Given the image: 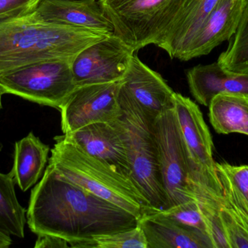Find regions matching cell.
<instances>
[{
  "instance_id": "cell-1",
  "label": "cell",
  "mask_w": 248,
  "mask_h": 248,
  "mask_svg": "<svg viewBox=\"0 0 248 248\" xmlns=\"http://www.w3.org/2000/svg\"><path fill=\"white\" fill-rule=\"evenodd\" d=\"M26 219L32 232L61 237L71 248L139 224L135 215L65 180L49 165L32 189Z\"/></svg>"
},
{
  "instance_id": "cell-2",
  "label": "cell",
  "mask_w": 248,
  "mask_h": 248,
  "mask_svg": "<svg viewBox=\"0 0 248 248\" xmlns=\"http://www.w3.org/2000/svg\"><path fill=\"white\" fill-rule=\"evenodd\" d=\"M107 35L45 21L36 10L0 21V77L52 60H74Z\"/></svg>"
},
{
  "instance_id": "cell-3",
  "label": "cell",
  "mask_w": 248,
  "mask_h": 248,
  "mask_svg": "<svg viewBox=\"0 0 248 248\" xmlns=\"http://www.w3.org/2000/svg\"><path fill=\"white\" fill-rule=\"evenodd\" d=\"M55 141L49 165L61 177L122 208L139 220L151 212L150 204L129 176L84 152L64 135L55 137Z\"/></svg>"
},
{
  "instance_id": "cell-4",
  "label": "cell",
  "mask_w": 248,
  "mask_h": 248,
  "mask_svg": "<svg viewBox=\"0 0 248 248\" xmlns=\"http://www.w3.org/2000/svg\"><path fill=\"white\" fill-rule=\"evenodd\" d=\"M119 95L122 114L114 121L125 143L131 179L152 211H164L169 205L162 183L154 121L120 87Z\"/></svg>"
},
{
  "instance_id": "cell-5",
  "label": "cell",
  "mask_w": 248,
  "mask_h": 248,
  "mask_svg": "<svg viewBox=\"0 0 248 248\" xmlns=\"http://www.w3.org/2000/svg\"><path fill=\"white\" fill-rule=\"evenodd\" d=\"M190 0H98L113 34L134 51L157 45Z\"/></svg>"
},
{
  "instance_id": "cell-6",
  "label": "cell",
  "mask_w": 248,
  "mask_h": 248,
  "mask_svg": "<svg viewBox=\"0 0 248 248\" xmlns=\"http://www.w3.org/2000/svg\"><path fill=\"white\" fill-rule=\"evenodd\" d=\"M72 61H42L7 73L0 77V90L60 110L77 87Z\"/></svg>"
},
{
  "instance_id": "cell-7",
  "label": "cell",
  "mask_w": 248,
  "mask_h": 248,
  "mask_svg": "<svg viewBox=\"0 0 248 248\" xmlns=\"http://www.w3.org/2000/svg\"><path fill=\"white\" fill-rule=\"evenodd\" d=\"M162 183L169 208L195 199L189 184V157L174 108L157 116L153 124Z\"/></svg>"
},
{
  "instance_id": "cell-8",
  "label": "cell",
  "mask_w": 248,
  "mask_h": 248,
  "mask_svg": "<svg viewBox=\"0 0 248 248\" xmlns=\"http://www.w3.org/2000/svg\"><path fill=\"white\" fill-rule=\"evenodd\" d=\"M122 39L107 35L81 50L71 63L77 87L123 80L135 53Z\"/></svg>"
},
{
  "instance_id": "cell-9",
  "label": "cell",
  "mask_w": 248,
  "mask_h": 248,
  "mask_svg": "<svg viewBox=\"0 0 248 248\" xmlns=\"http://www.w3.org/2000/svg\"><path fill=\"white\" fill-rule=\"evenodd\" d=\"M120 83L77 87L61 106V128L64 135L100 122H112L122 115Z\"/></svg>"
},
{
  "instance_id": "cell-10",
  "label": "cell",
  "mask_w": 248,
  "mask_h": 248,
  "mask_svg": "<svg viewBox=\"0 0 248 248\" xmlns=\"http://www.w3.org/2000/svg\"><path fill=\"white\" fill-rule=\"evenodd\" d=\"M174 111L192 167L220 182L213 157L212 137L201 109L189 98L175 93Z\"/></svg>"
},
{
  "instance_id": "cell-11",
  "label": "cell",
  "mask_w": 248,
  "mask_h": 248,
  "mask_svg": "<svg viewBox=\"0 0 248 248\" xmlns=\"http://www.w3.org/2000/svg\"><path fill=\"white\" fill-rule=\"evenodd\" d=\"M121 90L134 100L144 113L155 119L174 108L175 92L159 73L144 64L134 53L123 80Z\"/></svg>"
},
{
  "instance_id": "cell-12",
  "label": "cell",
  "mask_w": 248,
  "mask_h": 248,
  "mask_svg": "<svg viewBox=\"0 0 248 248\" xmlns=\"http://www.w3.org/2000/svg\"><path fill=\"white\" fill-rule=\"evenodd\" d=\"M64 136L84 152L108 163L131 179L125 143L115 121L90 124Z\"/></svg>"
},
{
  "instance_id": "cell-13",
  "label": "cell",
  "mask_w": 248,
  "mask_h": 248,
  "mask_svg": "<svg viewBox=\"0 0 248 248\" xmlns=\"http://www.w3.org/2000/svg\"><path fill=\"white\" fill-rule=\"evenodd\" d=\"M245 0H219L199 32L178 59L186 61L208 55L234 34Z\"/></svg>"
},
{
  "instance_id": "cell-14",
  "label": "cell",
  "mask_w": 248,
  "mask_h": 248,
  "mask_svg": "<svg viewBox=\"0 0 248 248\" xmlns=\"http://www.w3.org/2000/svg\"><path fill=\"white\" fill-rule=\"evenodd\" d=\"M36 13L45 21L113 34L114 26L98 0H41Z\"/></svg>"
},
{
  "instance_id": "cell-15",
  "label": "cell",
  "mask_w": 248,
  "mask_h": 248,
  "mask_svg": "<svg viewBox=\"0 0 248 248\" xmlns=\"http://www.w3.org/2000/svg\"><path fill=\"white\" fill-rule=\"evenodd\" d=\"M186 79L195 100L208 106L215 96L221 93L248 96V72L227 71L218 62L196 66L188 70Z\"/></svg>"
},
{
  "instance_id": "cell-16",
  "label": "cell",
  "mask_w": 248,
  "mask_h": 248,
  "mask_svg": "<svg viewBox=\"0 0 248 248\" xmlns=\"http://www.w3.org/2000/svg\"><path fill=\"white\" fill-rule=\"evenodd\" d=\"M139 224L147 248H214L209 237L183 227L160 211L144 214Z\"/></svg>"
},
{
  "instance_id": "cell-17",
  "label": "cell",
  "mask_w": 248,
  "mask_h": 248,
  "mask_svg": "<svg viewBox=\"0 0 248 248\" xmlns=\"http://www.w3.org/2000/svg\"><path fill=\"white\" fill-rule=\"evenodd\" d=\"M219 0H190L156 46L170 58H179Z\"/></svg>"
},
{
  "instance_id": "cell-18",
  "label": "cell",
  "mask_w": 248,
  "mask_h": 248,
  "mask_svg": "<svg viewBox=\"0 0 248 248\" xmlns=\"http://www.w3.org/2000/svg\"><path fill=\"white\" fill-rule=\"evenodd\" d=\"M49 147L30 132L16 142L11 173L15 183L23 192L36 184L43 173L48 160Z\"/></svg>"
},
{
  "instance_id": "cell-19",
  "label": "cell",
  "mask_w": 248,
  "mask_h": 248,
  "mask_svg": "<svg viewBox=\"0 0 248 248\" xmlns=\"http://www.w3.org/2000/svg\"><path fill=\"white\" fill-rule=\"evenodd\" d=\"M208 108L210 122L218 133L248 135V95L221 93Z\"/></svg>"
},
{
  "instance_id": "cell-20",
  "label": "cell",
  "mask_w": 248,
  "mask_h": 248,
  "mask_svg": "<svg viewBox=\"0 0 248 248\" xmlns=\"http://www.w3.org/2000/svg\"><path fill=\"white\" fill-rule=\"evenodd\" d=\"M226 203L248 224V166L217 163Z\"/></svg>"
},
{
  "instance_id": "cell-21",
  "label": "cell",
  "mask_w": 248,
  "mask_h": 248,
  "mask_svg": "<svg viewBox=\"0 0 248 248\" xmlns=\"http://www.w3.org/2000/svg\"><path fill=\"white\" fill-rule=\"evenodd\" d=\"M11 172L0 173V230L18 238L25 236L26 210L19 203Z\"/></svg>"
},
{
  "instance_id": "cell-22",
  "label": "cell",
  "mask_w": 248,
  "mask_h": 248,
  "mask_svg": "<svg viewBox=\"0 0 248 248\" xmlns=\"http://www.w3.org/2000/svg\"><path fill=\"white\" fill-rule=\"evenodd\" d=\"M229 41L228 48L217 62L227 71L248 72V0H245L237 30Z\"/></svg>"
},
{
  "instance_id": "cell-23",
  "label": "cell",
  "mask_w": 248,
  "mask_h": 248,
  "mask_svg": "<svg viewBox=\"0 0 248 248\" xmlns=\"http://www.w3.org/2000/svg\"><path fill=\"white\" fill-rule=\"evenodd\" d=\"M75 248H147L142 229L138 224L135 228L113 234H104L87 241L74 243Z\"/></svg>"
},
{
  "instance_id": "cell-24",
  "label": "cell",
  "mask_w": 248,
  "mask_h": 248,
  "mask_svg": "<svg viewBox=\"0 0 248 248\" xmlns=\"http://www.w3.org/2000/svg\"><path fill=\"white\" fill-rule=\"evenodd\" d=\"M223 199L220 200L209 196L195 198L199 204L200 209L214 248H230L220 215Z\"/></svg>"
},
{
  "instance_id": "cell-25",
  "label": "cell",
  "mask_w": 248,
  "mask_h": 248,
  "mask_svg": "<svg viewBox=\"0 0 248 248\" xmlns=\"http://www.w3.org/2000/svg\"><path fill=\"white\" fill-rule=\"evenodd\" d=\"M160 212L183 227L209 237L199 204L196 199L179 204L164 211H160Z\"/></svg>"
},
{
  "instance_id": "cell-26",
  "label": "cell",
  "mask_w": 248,
  "mask_h": 248,
  "mask_svg": "<svg viewBox=\"0 0 248 248\" xmlns=\"http://www.w3.org/2000/svg\"><path fill=\"white\" fill-rule=\"evenodd\" d=\"M220 215L230 248H248V224L223 199Z\"/></svg>"
},
{
  "instance_id": "cell-27",
  "label": "cell",
  "mask_w": 248,
  "mask_h": 248,
  "mask_svg": "<svg viewBox=\"0 0 248 248\" xmlns=\"http://www.w3.org/2000/svg\"><path fill=\"white\" fill-rule=\"evenodd\" d=\"M41 0H0V21L36 10Z\"/></svg>"
},
{
  "instance_id": "cell-28",
  "label": "cell",
  "mask_w": 248,
  "mask_h": 248,
  "mask_svg": "<svg viewBox=\"0 0 248 248\" xmlns=\"http://www.w3.org/2000/svg\"><path fill=\"white\" fill-rule=\"evenodd\" d=\"M35 248H71L70 243L67 240L55 236L48 234L38 235Z\"/></svg>"
},
{
  "instance_id": "cell-29",
  "label": "cell",
  "mask_w": 248,
  "mask_h": 248,
  "mask_svg": "<svg viewBox=\"0 0 248 248\" xmlns=\"http://www.w3.org/2000/svg\"><path fill=\"white\" fill-rule=\"evenodd\" d=\"M12 239L10 234L0 230V248H7L12 245Z\"/></svg>"
},
{
  "instance_id": "cell-30",
  "label": "cell",
  "mask_w": 248,
  "mask_h": 248,
  "mask_svg": "<svg viewBox=\"0 0 248 248\" xmlns=\"http://www.w3.org/2000/svg\"><path fill=\"white\" fill-rule=\"evenodd\" d=\"M2 92L0 90V110H1V109H2V103H1V97H2L3 96Z\"/></svg>"
},
{
  "instance_id": "cell-31",
  "label": "cell",
  "mask_w": 248,
  "mask_h": 248,
  "mask_svg": "<svg viewBox=\"0 0 248 248\" xmlns=\"http://www.w3.org/2000/svg\"><path fill=\"white\" fill-rule=\"evenodd\" d=\"M1 148H2V146H1V144H0V151H1Z\"/></svg>"
}]
</instances>
